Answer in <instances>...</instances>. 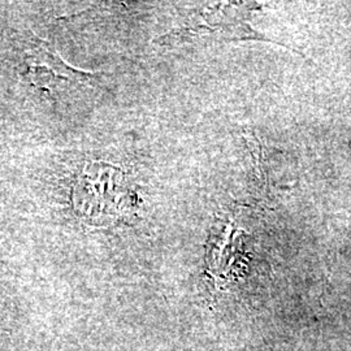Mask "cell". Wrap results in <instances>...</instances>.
I'll list each match as a JSON object with an SVG mask.
<instances>
[{
	"mask_svg": "<svg viewBox=\"0 0 351 351\" xmlns=\"http://www.w3.org/2000/svg\"><path fill=\"white\" fill-rule=\"evenodd\" d=\"M75 211L91 226H107L130 213L132 189L111 164H86L73 188Z\"/></svg>",
	"mask_w": 351,
	"mask_h": 351,
	"instance_id": "6da1fadb",
	"label": "cell"
},
{
	"mask_svg": "<svg viewBox=\"0 0 351 351\" xmlns=\"http://www.w3.org/2000/svg\"><path fill=\"white\" fill-rule=\"evenodd\" d=\"M26 80L40 90L51 91L60 84H91L97 75L75 69L50 46L37 39L32 51L26 55Z\"/></svg>",
	"mask_w": 351,
	"mask_h": 351,
	"instance_id": "7a4b0ae2",
	"label": "cell"
}]
</instances>
